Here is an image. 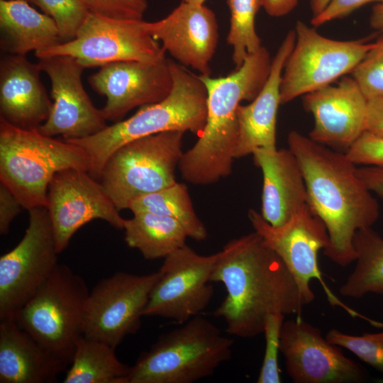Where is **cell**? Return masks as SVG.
Instances as JSON below:
<instances>
[{"instance_id":"603a6c76","label":"cell","mask_w":383,"mask_h":383,"mask_svg":"<svg viewBox=\"0 0 383 383\" xmlns=\"http://www.w3.org/2000/svg\"><path fill=\"white\" fill-rule=\"evenodd\" d=\"M252 155L263 177L260 214L272 226H282L309 206L298 161L289 148H259Z\"/></svg>"},{"instance_id":"4dcf8cb0","label":"cell","mask_w":383,"mask_h":383,"mask_svg":"<svg viewBox=\"0 0 383 383\" xmlns=\"http://www.w3.org/2000/svg\"><path fill=\"white\" fill-rule=\"evenodd\" d=\"M53 19L63 42L74 38L90 11L83 0H27Z\"/></svg>"},{"instance_id":"30bf717a","label":"cell","mask_w":383,"mask_h":383,"mask_svg":"<svg viewBox=\"0 0 383 383\" xmlns=\"http://www.w3.org/2000/svg\"><path fill=\"white\" fill-rule=\"evenodd\" d=\"M294 48L283 70L281 103L323 88L351 73L374 43L326 38L301 21L295 26Z\"/></svg>"},{"instance_id":"ba28073f","label":"cell","mask_w":383,"mask_h":383,"mask_svg":"<svg viewBox=\"0 0 383 383\" xmlns=\"http://www.w3.org/2000/svg\"><path fill=\"white\" fill-rule=\"evenodd\" d=\"M184 133L166 131L138 138L110 156L100 179L118 210L128 209L135 199L177 182Z\"/></svg>"},{"instance_id":"52a82bcc","label":"cell","mask_w":383,"mask_h":383,"mask_svg":"<svg viewBox=\"0 0 383 383\" xmlns=\"http://www.w3.org/2000/svg\"><path fill=\"white\" fill-rule=\"evenodd\" d=\"M89 292L79 275L57 264L15 319L40 345L70 365L77 342L83 335Z\"/></svg>"},{"instance_id":"4fadbf2b","label":"cell","mask_w":383,"mask_h":383,"mask_svg":"<svg viewBox=\"0 0 383 383\" xmlns=\"http://www.w3.org/2000/svg\"><path fill=\"white\" fill-rule=\"evenodd\" d=\"M159 271L144 275L118 272L99 282L87 299L83 335L116 348L140 328Z\"/></svg>"},{"instance_id":"5b68a950","label":"cell","mask_w":383,"mask_h":383,"mask_svg":"<svg viewBox=\"0 0 383 383\" xmlns=\"http://www.w3.org/2000/svg\"><path fill=\"white\" fill-rule=\"evenodd\" d=\"M67 169L89 171L82 148L0 118V182L23 209L46 206L50 182L57 172Z\"/></svg>"},{"instance_id":"f1b7e54d","label":"cell","mask_w":383,"mask_h":383,"mask_svg":"<svg viewBox=\"0 0 383 383\" xmlns=\"http://www.w3.org/2000/svg\"><path fill=\"white\" fill-rule=\"evenodd\" d=\"M133 213L150 212L177 220L189 238L202 240L207 237L204 224L194 211L187 186L176 182L172 186L143 196L133 201L128 208Z\"/></svg>"},{"instance_id":"ffe728a7","label":"cell","mask_w":383,"mask_h":383,"mask_svg":"<svg viewBox=\"0 0 383 383\" xmlns=\"http://www.w3.org/2000/svg\"><path fill=\"white\" fill-rule=\"evenodd\" d=\"M303 105L314 120L309 137L318 143L345 153L365 131L367 99L352 77L304 95Z\"/></svg>"},{"instance_id":"d590c367","label":"cell","mask_w":383,"mask_h":383,"mask_svg":"<svg viewBox=\"0 0 383 383\" xmlns=\"http://www.w3.org/2000/svg\"><path fill=\"white\" fill-rule=\"evenodd\" d=\"M345 154L355 165L383 167V137L365 131Z\"/></svg>"},{"instance_id":"d6a6232c","label":"cell","mask_w":383,"mask_h":383,"mask_svg":"<svg viewBox=\"0 0 383 383\" xmlns=\"http://www.w3.org/2000/svg\"><path fill=\"white\" fill-rule=\"evenodd\" d=\"M350 74L367 100L383 98V37L374 42Z\"/></svg>"},{"instance_id":"6da1fadb","label":"cell","mask_w":383,"mask_h":383,"mask_svg":"<svg viewBox=\"0 0 383 383\" xmlns=\"http://www.w3.org/2000/svg\"><path fill=\"white\" fill-rule=\"evenodd\" d=\"M218 252L210 281L222 283L227 294L213 314L224 320L227 333L252 338L263 333L270 314L301 316L306 304L294 277L257 232Z\"/></svg>"},{"instance_id":"d6986e66","label":"cell","mask_w":383,"mask_h":383,"mask_svg":"<svg viewBox=\"0 0 383 383\" xmlns=\"http://www.w3.org/2000/svg\"><path fill=\"white\" fill-rule=\"evenodd\" d=\"M143 26L180 65L211 75L219 35L216 16L209 7L182 1L166 17L143 21Z\"/></svg>"},{"instance_id":"83f0119b","label":"cell","mask_w":383,"mask_h":383,"mask_svg":"<svg viewBox=\"0 0 383 383\" xmlns=\"http://www.w3.org/2000/svg\"><path fill=\"white\" fill-rule=\"evenodd\" d=\"M355 267L339 289L348 298L367 294L383 295V238L372 227L357 231L354 236Z\"/></svg>"},{"instance_id":"277c9868","label":"cell","mask_w":383,"mask_h":383,"mask_svg":"<svg viewBox=\"0 0 383 383\" xmlns=\"http://www.w3.org/2000/svg\"><path fill=\"white\" fill-rule=\"evenodd\" d=\"M172 88L163 100L141 106L130 118L107 126L85 138L66 140L82 148L90 162L89 173L100 178L110 156L123 145L150 135L178 131L200 135L207 116V90L199 75L170 60Z\"/></svg>"},{"instance_id":"7bdbcfd3","label":"cell","mask_w":383,"mask_h":383,"mask_svg":"<svg viewBox=\"0 0 383 383\" xmlns=\"http://www.w3.org/2000/svg\"><path fill=\"white\" fill-rule=\"evenodd\" d=\"M331 0H311L310 8L312 18L319 15L329 4Z\"/></svg>"},{"instance_id":"836d02e7","label":"cell","mask_w":383,"mask_h":383,"mask_svg":"<svg viewBox=\"0 0 383 383\" xmlns=\"http://www.w3.org/2000/svg\"><path fill=\"white\" fill-rule=\"evenodd\" d=\"M284 318V314L272 313L266 319L263 331L265 349L257 383L281 382L278 355L280 352V335Z\"/></svg>"},{"instance_id":"4316f807","label":"cell","mask_w":383,"mask_h":383,"mask_svg":"<svg viewBox=\"0 0 383 383\" xmlns=\"http://www.w3.org/2000/svg\"><path fill=\"white\" fill-rule=\"evenodd\" d=\"M111 345L82 335L77 342L64 383H127L130 367Z\"/></svg>"},{"instance_id":"8992f818","label":"cell","mask_w":383,"mask_h":383,"mask_svg":"<svg viewBox=\"0 0 383 383\" xmlns=\"http://www.w3.org/2000/svg\"><path fill=\"white\" fill-rule=\"evenodd\" d=\"M233 340L197 315L161 334L130 367L127 383H193L231 358Z\"/></svg>"},{"instance_id":"ac0fdd59","label":"cell","mask_w":383,"mask_h":383,"mask_svg":"<svg viewBox=\"0 0 383 383\" xmlns=\"http://www.w3.org/2000/svg\"><path fill=\"white\" fill-rule=\"evenodd\" d=\"M88 82L93 90L106 97L101 109L105 119L118 122L134 108L159 102L170 94L173 84L170 60L112 62L100 67Z\"/></svg>"},{"instance_id":"d4e9b609","label":"cell","mask_w":383,"mask_h":383,"mask_svg":"<svg viewBox=\"0 0 383 383\" xmlns=\"http://www.w3.org/2000/svg\"><path fill=\"white\" fill-rule=\"evenodd\" d=\"M0 45L6 55H26L63 43L52 18L27 0H0Z\"/></svg>"},{"instance_id":"74e56055","label":"cell","mask_w":383,"mask_h":383,"mask_svg":"<svg viewBox=\"0 0 383 383\" xmlns=\"http://www.w3.org/2000/svg\"><path fill=\"white\" fill-rule=\"evenodd\" d=\"M23 206L3 184H0V233L6 234L15 217L21 212Z\"/></svg>"},{"instance_id":"7c38bea8","label":"cell","mask_w":383,"mask_h":383,"mask_svg":"<svg viewBox=\"0 0 383 383\" xmlns=\"http://www.w3.org/2000/svg\"><path fill=\"white\" fill-rule=\"evenodd\" d=\"M28 212L23 237L0 257L1 321L15 318L57 265L59 252L47 208L35 207Z\"/></svg>"},{"instance_id":"e0dca14e","label":"cell","mask_w":383,"mask_h":383,"mask_svg":"<svg viewBox=\"0 0 383 383\" xmlns=\"http://www.w3.org/2000/svg\"><path fill=\"white\" fill-rule=\"evenodd\" d=\"M41 71L51 82L52 104L42 134L60 135L65 140L85 138L107 127L101 109H96L82 82L85 67L75 58L57 55L38 58Z\"/></svg>"},{"instance_id":"f35d334b","label":"cell","mask_w":383,"mask_h":383,"mask_svg":"<svg viewBox=\"0 0 383 383\" xmlns=\"http://www.w3.org/2000/svg\"><path fill=\"white\" fill-rule=\"evenodd\" d=\"M365 131L383 137V98L367 100Z\"/></svg>"},{"instance_id":"44dd1931","label":"cell","mask_w":383,"mask_h":383,"mask_svg":"<svg viewBox=\"0 0 383 383\" xmlns=\"http://www.w3.org/2000/svg\"><path fill=\"white\" fill-rule=\"evenodd\" d=\"M295 40V30H289L272 58L269 77L260 93L248 104L238 106L235 159L252 154L259 148L277 149L276 127L278 108L282 104V75Z\"/></svg>"},{"instance_id":"484cf974","label":"cell","mask_w":383,"mask_h":383,"mask_svg":"<svg viewBox=\"0 0 383 383\" xmlns=\"http://www.w3.org/2000/svg\"><path fill=\"white\" fill-rule=\"evenodd\" d=\"M125 241L146 260L165 258L186 245L188 235L175 219L150 212L133 213L126 219Z\"/></svg>"},{"instance_id":"ee69618b","label":"cell","mask_w":383,"mask_h":383,"mask_svg":"<svg viewBox=\"0 0 383 383\" xmlns=\"http://www.w3.org/2000/svg\"><path fill=\"white\" fill-rule=\"evenodd\" d=\"M182 1L204 4L206 0H182Z\"/></svg>"},{"instance_id":"3957f363","label":"cell","mask_w":383,"mask_h":383,"mask_svg":"<svg viewBox=\"0 0 383 383\" xmlns=\"http://www.w3.org/2000/svg\"><path fill=\"white\" fill-rule=\"evenodd\" d=\"M272 60L262 46L225 77L199 74L207 90L206 121L196 143L179 162L184 179L210 184L231 174L238 136L237 109L243 101H251L260 93L269 77Z\"/></svg>"},{"instance_id":"e575fe53","label":"cell","mask_w":383,"mask_h":383,"mask_svg":"<svg viewBox=\"0 0 383 383\" xmlns=\"http://www.w3.org/2000/svg\"><path fill=\"white\" fill-rule=\"evenodd\" d=\"M91 12L126 20H143L147 0H83Z\"/></svg>"},{"instance_id":"f546056e","label":"cell","mask_w":383,"mask_h":383,"mask_svg":"<svg viewBox=\"0 0 383 383\" xmlns=\"http://www.w3.org/2000/svg\"><path fill=\"white\" fill-rule=\"evenodd\" d=\"M227 4L230 10L227 43L233 48L232 60L237 69L248 55L262 46L255 29L262 0H227Z\"/></svg>"},{"instance_id":"1f68e13d","label":"cell","mask_w":383,"mask_h":383,"mask_svg":"<svg viewBox=\"0 0 383 383\" xmlns=\"http://www.w3.org/2000/svg\"><path fill=\"white\" fill-rule=\"evenodd\" d=\"M326 338L330 343L348 350L383 374V331L354 335L331 329ZM378 382H383V379Z\"/></svg>"},{"instance_id":"9c48e42d","label":"cell","mask_w":383,"mask_h":383,"mask_svg":"<svg viewBox=\"0 0 383 383\" xmlns=\"http://www.w3.org/2000/svg\"><path fill=\"white\" fill-rule=\"evenodd\" d=\"M248 216L254 231L279 256L292 273L306 305L314 299L310 283L316 279L331 306L340 307L353 318H359L374 327L383 328L382 322L368 318L343 303L323 280L318 255L320 250L327 246L328 235L323 221L309 206L279 227L270 225L254 209H250Z\"/></svg>"},{"instance_id":"8d00e7d4","label":"cell","mask_w":383,"mask_h":383,"mask_svg":"<svg viewBox=\"0 0 383 383\" xmlns=\"http://www.w3.org/2000/svg\"><path fill=\"white\" fill-rule=\"evenodd\" d=\"M383 0H331L327 7L317 16L311 18V24L318 27L333 20L350 14L364 5Z\"/></svg>"},{"instance_id":"2e32d148","label":"cell","mask_w":383,"mask_h":383,"mask_svg":"<svg viewBox=\"0 0 383 383\" xmlns=\"http://www.w3.org/2000/svg\"><path fill=\"white\" fill-rule=\"evenodd\" d=\"M280 352L294 383H359L367 379V372L360 365L301 316L284 321Z\"/></svg>"},{"instance_id":"b9f144b4","label":"cell","mask_w":383,"mask_h":383,"mask_svg":"<svg viewBox=\"0 0 383 383\" xmlns=\"http://www.w3.org/2000/svg\"><path fill=\"white\" fill-rule=\"evenodd\" d=\"M370 23L372 28L383 30V1L377 3L373 7Z\"/></svg>"},{"instance_id":"9a60e30c","label":"cell","mask_w":383,"mask_h":383,"mask_svg":"<svg viewBox=\"0 0 383 383\" xmlns=\"http://www.w3.org/2000/svg\"><path fill=\"white\" fill-rule=\"evenodd\" d=\"M45 207L59 253L66 249L76 231L88 222L101 219L123 229L126 220L101 183L82 170L67 169L55 174L48 186Z\"/></svg>"},{"instance_id":"7a4b0ae2","label":"cell","mask_w":383,"mask_h":383,"mask_svg":"<svg viewBox=\"0 0 383 383\" xmlns=\"http://www.w3.org/2000/svg\"><path fill=\"white\" fill-rule=\"evenodd\" d=\"M287 143L301 170L309 206L327 229L328 243L324 255L347 267L357 257L353 243L356 232L372 227L379 216L377 201L345 152L296 131L289 132Z\"/></svg>"},{"instance_id":"ab89813d","label":"cell","mask_w":383,"mask_h":383,"mask_svg":"<svg viewBox=\"0 0 383 383\" xmlns=\"http://www.w3.org/2000/svg\"><path fill=\"white\" fill-rule=\"evenodd\" d=\"M357 173L367 189L383 199V167L364 166Z\"/></svg>"},{"instance_id":"5bb4252c","label":"cell","mask_w":383,"mask_h":383,"mask_svg":"<svg viewBox=\"0 0 383 383\" xmlns=\"http://www.w3.org/2000/svg\"><path fill=\"white\" fill-rule=\"evenodd\" d=\"M218 254L201 255L185 245L164 258L144 316L182 324L199 315L213 295L210 279Z\"/></svg>"},{"instance_id":"8fae6325","label":"cell","mask_w":383,"mask_h":383,"mask_svg":"<svg viewBox=\"0 0 383 383\" xmlns=\"http://www.w3.org/2000/svg\"><path fill=\"white\" fill-rule=\"evenodd\" d=\"M143 21L90 11L74 38L36 52L35 56H70L85 68L122 61H158L165 57V51L145 29Z\"/></svg>"},{"instance_id":"60d3db41","label":"cell","mask_w":383,"mask_h":383,"mask_svg":"<svg viewBox=\"0 0 383 383\" xmlns=\"http://www.w3.org/2000/svg\"><path fill=\"white\" fill-rule=\"evenodd\" d=\"M299 0H262V7L272 17H282L292 12Z\"/></svg>"},{"instance_id":"cb8c5ba5","label":"cell","mask_w":383,"mask_h":383,"mask_svg":"<svg viewBox=\"0 0 383 383\" xmlns=\"http://www.w3.org/2000/svg\"><path fill=\"white\" fill-rule=\"evenodd\" d=\"M68 366L24 331L15 318L1 321V383L55 382Z\"/></svg>"},{"instance_id":"7402d4cb","label":"cell","mask_w":383,"mask_h":383,"mask_svg":"<svg viewBox=\"0 0 383 383\" xmlns=\"http://www.w3.org/2000/svg\"><path fill=\"white\" fill-rule=\"evenodd\" d=\"M38 64L26 55H5L0 61V118L26 130L48 118L52 101L40 79Z\"/></svg>"}]
</instances>
